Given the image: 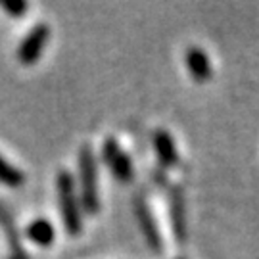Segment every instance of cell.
I'll return each instance as SVG.
<instances>
[{
  "instance_id": "obj_10",
  "label": "cell",
  "mask_w": 259,
  "mask_h": 259,
  "mask_svg": "<svg viewBox=\"0 0 259 259\" xmlns=\"http://www.w3.org/2000/svg\"><path fill=\"white\" fill-rule=\"evenodd\" d=\"M0 183L10 186V188H18L25 183V175L16 165L6 161L2 156H0Z\"/></svg>"
},
{
  "instance_id": "obj_12",
  "label": "cell",
  "mask_w": 259,
  "mask_h": 259,
  "mask_svg": "<svg viewBox=\"0 0 259 259\" xmlns=\"http://www.w3.org/2000/svg\"><path fill=\"white\" fill-rule=\"evenodd\" d=\"M10 259H29L27 255H25V253H23V251H16V253H14V255H12V257Z\"/></svg>"
},
{
  "instance_id": "obj_5",
  "label": "cell",
  "mask_w": 259,
  "mask_h": 259,
  "mask_svg": "<svg viewBox=\"0 0 259 259\" xmlns=\"http://www.w3.org/2000/svg\"><path fill=\"white\" fill-rule=\"evenodd\" d=\"M135 213H137V221H139L140 231L144 234L148 246L156 251V253H159V251H161V236H159L156 219H154V215L150 211L144 196H137V198H135Z\"/></svg>"
},
{
  "instance_id": "obj_1",
  "label": "cell",
  "mask_w": 259,
  "mask_h": 259,
  "mask_svg": "<svg viewBox=\"0 0 259 259\" xmlns=\"http://www.w3.org/2000/svg\"><path fill=\"white\" fill-rule=\"evenodd\" d=\"M56 186H58V204H60L65 231L71 236H79L81 229H83V221H81V211H79V202L75 196V185L71 173L60 171Z\"/></svg>"
},
{
  "instance_id": "obj_4",
  "label": "cell",
  "mask_w": 259,
  "mask_h": 259,
  "mask_svg": "<svg viewBox=\"0 0 259 259\" xmlns=\"http://www.w3.org/2000/svg\"><path fill=\"white\" fill-rule=\"evenodd\" d=\"M102 157L104 163L110 167L113 177L121 181V183H129L133 179V163H131L129 156L121 150V146L117 144V140L108 137L104 140L102 146Z\"/></svg>"
},
{
  "instance_id": "obj_7",
  "label": "cell",
  "mask_w": 259,
  "mask_h": 259,
  "mask_svg": "<svg viewBox=\"0 0 259 259\" xmlns=\"http://www.w3.org/2000/svg\"><path fill=\"white\" fill-rule=\"evenodd\" d=\"M154 148H156L157 159L163 167H173L179 161V152H177L175 140L167 131L159 129L154 133Z\"/></svg>"
},
{
  "instance_id": "obj_8",
  "label": "cell",
  "mask_w": 259,
  "mask_h": 259,
  "mask_svg": "<svg viewBox=\"0 0 259 259\" xmlns=\"http://www.w3.org/2000/svg\"><path fill=\"white\" fill-rule=\"evenodd\" d=\"M171 221L175 229V236L179 242L186 238V219H185V200L179 194V190H173L171 194Z\"/></svg>"
},
{
  "instance_id": "obj_11",
  "label": "cell",
  "mask_w": 259,
  "mask_h": 259,
  "mask_svg": "<svg viewBox=\"0 0 259 259\" xmlns=\"http://www.w3.org/2000/svg\"><path fill=\"white\" fill-rule=\"evenodd\" d=\"M0 6L4 12H8L10 18H21L29 10V4L23 0H4V2H0Z\"/></svg>"
},
{
  "instance_id": "obj_6",
  "label": "cell",
  "mask_w": 259,
  "mask_h": 259,
  "mask_svg": "<svg viewBox=\"0 0 259 259\" xmlns=\"http://www.w3.org/2000/svg\"><path fill=\"white\" fill-rule=\"evenodd\" d=\"M186 67L196 83H207L211 79V64L202 48L192 47L186 52Z\"/></svg>"
},
{
  "instance_id": "obj_13",
  "label": "cell",
  "mask_w": 259,
  "mask_h": 259,
  "mask_svg": "<svg viewBox=\"0 0 259 259\" xmlns=\"http://www.w3.org/2000/svg\"><path fill=\"white\" fill-rule=\"evenodd\" d=\"M181 259H183V257H181Z\"/></svg>"
},
{
  "instance_id": "obj_2",
  "label": "cell",
  "mask_w": 259,
  "mask_h": 259,
  "mask_svg": "<svg viewBox=\"0 0 259 259\" xmlns=\"http://www.w3.org/2000/svg\"><path fill=\"white\" fill-rule=\"evenodd\" d=\"M79 173H81V202L89 213L98 211V171L96 157L91 146H83L79 152Z\"/></svg>"
},
{
  "instance_id": "obj_9",
  "label": "cell",
  "mask_w": 259,
  "mask_h": 259,
  "mask_svg": "<svg viewBox=\"0 0 259 259\" xmlns=\"http://www.w3.org/2000/svg\"><path fill=\"white\" fill-rule=\"evenodd\" d=\"M27 236L40 248H48L54 242V227L47 219H37L27 227Z\"/></svg>"
},
{
  "instance_id": "obj_3",
  "label": "cell",
  "mask_w": 259,
  "mask_h": 259,
  "mask_svg": "<svg viewBox=\"0 0 259 259\" xmlns=\"http://www.w3.org/2000/svg\"><path fill=\"white\" fill-rule=\"evenodd\" d=\"M48 38H50V27L47 23H38L23 37L21 45L18 48V60L23 65L37 64L38 56L42 54V50L47 47Z\"/></svg>"
}]
</instances>
